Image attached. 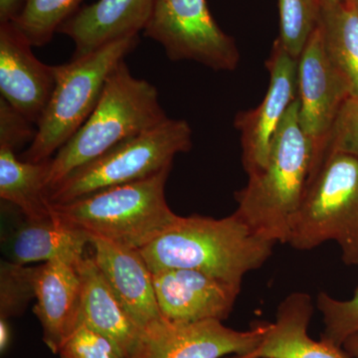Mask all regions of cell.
Instances as JSON below:
<instances>
[{
	"label": "cell",
	"instance_id": "1",
	"mask_svg": "<svg viewBox=\"0 0 358 358\" xmlns=\"http://www.w3.org/2000/svg\"><path fill=\"white\" fill-rule=\"evenodd\" d=\"M275 245L234 212L221 219L178 215L140 251L152 273L193 268L241 287L245 275L267 262Z\"/></svg>",
	"mask_w": 358,
	"mask_h": 358
},
{
	"label": "cell",
	"instance_id": "2",
	"mask_svg": "<svg viewBox=\"0 0 358 358\" xmlns=\"http://www.w3.org/2000/svg\"><path fill=\"white\" fill-rule=\"evenodd\" d=\"M299 108L296 96L275 134L267 164L235 193L237 215L257 234L275 243H288L317 166V150L301 129Z\"/></svg>",
	"mask_w": 358,
	"mask_h": 358
},
{
	"label": "cell",
	"instance_id": "3",
	"mask_svg": "<svg viewBox=\"0 0 358 358\" xmlns=\"http://www.w3.org/2000/svg\"><path fill=\"white\" fill-rule=\"evenodd\" d=\"M167 117L157 87L134 77L122 60L110 72L89 119L52 157L48 195L79 167L122 141L155 128Z\"/></svg>",
	"mask_w": 358,
	"mask_h": 358
},
{
	"label": "cell",
	"instance_id": "4",
	"mask_svg": "<svg viewBox=\"0 0 358 358\" xmlns=\"http://www.w3.org/2000/svg\"><path fill=\"white\" fill-rule=\"evenodd\" d=\"M171 169L66 203L51 202L52 216L56 222L89 237L141 250L178 216L169 208L166 199V180Z\"/></svg>",
	"mask_w": 358,
	"mask_h": 358
},
{
	"label": "cell",
	"instance_id": "5",
	"mask_svg": "<svg viewBox=\"0 0 358 358\" xmlns=\"http://www.w3.org/2000/svg\"><path fill=\"white\" fill-rule=\"evenodd\" d=\"M329 241L338 245L346 265H358V159L341 152L322 155L287 244L308 251Z\"/></svg>",
	"mask_w": 358,
	"mask_h": 358
},
{
	"label": "cell",
	"instance_id": "6",
	"mask_svg": "<svg viewBox=\"0 0 358 358\" xmlns=\"http://www.w3.org/2000/svg\"><path fill=\"white\" fill-rule=\"evenodd\" d=\"M138 42V36L127 37L56 65L55 87L21 159L41 162L52 159L89 119L110 72Z\"/></svg>",
	"mask_w": 358,
	"mask_h": 358
},
{
	"label": "cell",
	"instance_id": "7",
	"mask_svg": "<svg viewBox=\"0 0 358 358\" xmlns=\"http://www.w3.org/2000/svg\"><path fill=\"white\" fill-rule=\"evenodd\" d=\"M192 147V131L188 122L167 117L73 171L49 193V200L66 203L106 188L150 178L173 167L176 155L189 152Z\"/></svg>",
	"mask_w": 358,
	"mask_h": 358
},
{
	"label": "cell",
	"instance_id": "8",
	"mask_svg": "<svg viewBox=\"0 0 358 358\" xmlns=\"http://www.w3.org/2000/svg\"><path fill=\"white\" fill-rule=\"evenodd\" d=\"M143 34L173 61L192 60L214 71H234L236 43L221 30L205 0H155Z\"/></svg>",
	"mask_w": 358,
	"mask_h": 358
},
{
	"label": "cell",
	"instance_id": "9",
	"mask_svg": "<svg viewBox=\"0 0 358 358\" xmlns=\"http://www.w3.org/2000/svg\"><path fill=\"white\" fill-rule=\"evenodd\" d=\"M266 324L240 331L221 320L169 322L162 317L143 333L134 358H221L242 357L253 352L262 341Z\"/></svg>",
	"mask_w": 358,
	"mask_h": 358
},
{
	"label": "cell",
	"instance_id": "10",
	"mask_svg": "<svg viewBox=\"0 0 358 358\" xmlns=\"http://www.w3.org/2000/svg\"><path fill=\"white\" fill-rule=\"evenodd\" d=\"M266 66L270 84L262 103L235 117V127L241 133L242 162L248 176L262 171L267 164L275 134L298 96V59L289 55L278 39Z\"/></svg>",
	"mask_w": 358,
	"mask_h": 358
},
{
	"label": "cell",
	"instance_id": "11",
	"mask_svg": "<svg viewBox=\"0 0 358 358\" xmlns=\"http://www.w3.org/2000/svg\"><path fill=\"white\" fill-rule=\"evenodd\" d=\"M348 98L350 90L327 57L319 24L298 58L299 120L317 157Z\"/></svg>",
	"mask_w": 358,
	"mask_h": 358
},
{
	"label": "cell",
	"instance_id": "12",
	"mask_svg": "<svg viewBox=\"0 0 358 358\" xmlns=\"http://www.w3.org/2000/svg\"><path fill=\"white\" fill-rule=\"evenodd\" d=\"M157 306L164 319L193 322L229 317L241 287L193 268H164L152 273Z\"/></svg>",
	"mask_w": 358,
	"mask_h": 358
},
{
	"label": "cell",
	"instance_id": "13",
	"mask_svg": "<svg viewBox=\"0 0 358 358\" xmlns=\"http://www.w3.org/2000/svg\"><path fill=\"white\" fill-rule=\"evenodd\" d=\"M32 47L13 21L0 23V98L37 124L55 87V66L41 62Z\"/></svg>",
	"mask_w": 358,
	"mask_h": 358
},
{
	"label": "cell",
	"instance_id": "14",
	"mask_svg": "<svg viewBox=\"0 0 358 358\" xmlns=\"http://www.w3.org/2000/svg\"><path fill=\"white\" fill-rule=\"evenodd\" d=\"M94 260L122 307L141 331L162 319L152 271L140 250L90 236Z\"/></svg>",
	"mask_w": 358,
	"mask_h": 358
},
{
	"label": "cell",
	"instance_id": "15",
	"mask_svg": "<svg viewBox=\"0 0 358 358\" xmlns=\"http://www.w3.org/2000/svg\"><path fill=\"white\" fill-rule=\"evenodd\" d=\"M34 313L38 317L43 341L54 353L60 352L79 324L82 281L77 266L54 260L35 267Z\"/></svg>",
	"mask_w": 358,
	"mask_h": 358
},
{
	"label": "cell",
	"instance_id": "16",
	"mask_svg": "<svg viewBox=\"0 0 358 358\" xmlns=\"http://www.w3.org/2000/svg\"><path fill=\"white\" fill-rule=\"evenodd\" d=\"M155 0H98L81 7L58 33L74 42L73 58L143 31Z\"/></svg>",
	"mask_w": 358,
	"mask_h": 358
},
{
	"label": "cell",
	"instance_id": "17",
	"mask_svg": "<svg viewBox=\"0 0 358 358\" xmlns=\"http://www.w3.org/2000/svg\"><path fill=\"white\" fill-rule=\"evenodd\" d=\"M313 313L310 294H289L280 303L274 322L266 324L262 341L253 352L232 358H352L341 346L308 334Z\"/></svg>",
	"mask_w": 358,
	"mask_h": 358
},
{
	"label": "cell",
	"instance_id": "18",
	"mask_svg": "<svg viewBox=\"0 0 358 358\" xmlns=\"http://www.w3.org/2000/svg\"><path fill=\"white\" fill-rule=\"evenodd\" d=\"M77 268L82 281L78 326L84 324L109 338L124 353V357H136L143 331L122 307L93 257H85Z\"/></svg>",
	"mask_w": 358,
	"mask_h": 358
},
{
	"label": "cell",
	"instance_id": "19",
	"mask_svg": "<svg viewBox=\"0 0 358 358\" xmlns=\"http://www.w3.org/2000/svg\"><path fill=\"white\" fill-rule=\"evenodd\" d=\"M87 245H90L88 235L66 227L54 219L30 220L23 216L1 236V249L6 260L22 266L54 260L78 266L85 258Z\"/></svg>",
	"mask_w": 358,
	"mask_h": 358
},
{
	"label": "cell",
	"instance_id": "20",
	"mask_svg": "<svg viewBox=\"0 0 358 358\" xmlns=\"http://www.w3.org/2000/svg\"><path fill=\"white\" fill-rule=\"evenodd\" d=\"M15 150L0 145V197L30 220L53 219L47 188L52 159L26 162Z\"/></svg>",
	"mask_w": 358,
	"mask_h": 358
},
{
	"label": "cell",
	"instance_id": "21",
	"mask_svg": "<svg viewBox=\"0 0 358 358\" xmlns=\"http://www.w3.org/2000/svg\"><path fill=\"white\" fill-rule=\"evenodd\" d=\"M324 48L345 80L350 96L358 98V13L355 6H322L320 21Z\"/></svg>",
	"mask_w": 358,
	"mask_h": 358
},
{
	"label": "cell",
	"instance_id": "22",
	"mask_svg": "<svg viewBox=\"0 0 358 358\" xmlns=\"http://www.w3.org/2000/svg\"><path fill=\"white\" fill-rule=\"evenodd\" d=\"M83 0H27L14 24L33 47H43L81 7Z\"/></svg>",
	"mask_w": 358,
	"mask_h": 358
},
{
	"label": "cell",
	"instance_id": "23",
	"mask_svg": "<svg viewBox=\"0 0 358 358\" xmlns=\"http://www.w3.org/2000/svg\"><path fill=\"white\" fill-rule=\"evenodd\" d=\"M280 43L294 58L300 57L320 24V0H279Z\"/></svg>",
	"mask_w": 358,
	"mask_h": 358
},
{
	"label": "cell",
	"instance_id": "24",
	"mask_svg": "<svg viewBox=\"0 0 358 358\" xmlns=\"http://www.w3.org/2000/svg\"><path fill=\"white\" fill-rule=\"evenodd\" d=\"M35 267L2 260L0 264V319L20 315L35 299Z\"/></svg>",
	"mask_w": 358,
	"mask_h": 358
},
{
	"label": "cell",
	"instance_id": "25",
	"mask_svg": "<svg viewBox=\"0 0 358 358\" xmlns=\"http://www.w3.org/2000/svg\"><path fill=\"white\" fill-rule=\"evenodd\" d=\"M317 308L324 326L320 338L343 348L346 339L358 334V288L352 298L345 301L322 292L317 296Z\"/></svg>",
	"mask_w": 358,
	"mask_h": 358
},
{
	"label": "cell",
	"instance_id": "26",
	"mask_svg": "<svg viewBox=\"0 0 358 358\" xmlns=\"http://www.w3.org/2000/svg\"><path fill=\"white\" fill-rule=\"evenodd\" d=\"M62 358H126L109 338L80 324L60 350Z\"/></svg>",
	"mask_w": 358,
	"mask_h": 358
},
{
	"label": "cell",
	"instance_id": "27",
	"mask_svg": "<svg viewBox=\"0 0 358 358\" xmlns=\"http://www.w3.org/2000/svg\"><path fill=\"white\" fill-rule=\"evenodd\" d=\"M341 152L358 159V98H348L320 152Z\"/></svg>",
	"mask_w": 358,
	"mask_h": 358
},
{
	"label": "cell",
	"instance_id": "28",
	"mask_svg": "<svg viewBox=\"0 0 358 358\" xmlns=\"http://www.w3.org/2000/svg\"><path fill=\"white\" fill-rule=\"evenodd\" d=\"M33 124L4 99L0 98V145L16 150L28 141L31 143L36 134Z\"/></svg>",
	"mask_w": 358,
	"mask_h": 358
},
{
	"label": "cell",
	"instance_id": "29",
	"mask_svg": "<svg viewBox=\"0 0 358 358\" xmlns=\"http://www.w3.org/2000/svg\"><path fill=\"white\" fill-rule=\"evenodd\" d=\"M27 0H0V23L10 22L18 17Z\"/></svg>",
	"mask_w": 358,
	"mask_h": 358
},
{
	"label": "cell",
	"instance_id": "30",
	"mask_svg": "<svg viewBox=\"0 0 358 358\" xmlns=\"http://www.w3.org/2000/svg\"><path fill=\"white\" fill-rule=\"evenodd\" d=\"M10 341V327L7 320L0 319V350L3 353L7 350Z\"/></svg>",
	"mask_w": 358,
	"mask_h": 358
},
{
	"label": "cell",
	"instance_id": "31",
	"mask_svg": "<svg viewBox=\"0 0 358 358\" xmlns=\"http://www.w3.org/2000/svg\"><path fill=\"white\" fill-rule=\"evenodd\" d=\"M343 348L350 357L358 358V334L346 339Z\"/></svg>",
	"mask_w": 358,
	"mask_h": 358
},
{
	"label": "cell",
	"instance_id": "32",
	"mask_svg": "<svg viewBox=\"0 0 358 358\" xmlns=\"http://www.w3.org/2000/svg\"><path fill=\"white\" fill-rule=\"evenodd\" d=\"M355 0H320L322 6H341V4H348L352 6L355 4Z\"/></svg>",
	"mask_w": 358,
	"mask_h": 358
},
{
	"label": "cell",
	"instance_id": "33",
	"mask_svg": "<svg viewBox=\"0 0 358 358\" xmlns=\"http://www.w3.org/2000/svg\"><path fill=\"white\" fill-rule=\"evenodd\" d=\"M353 6H355V9H357V13H358V0H355V4H353Z\"/></svg>",
	"mask_w": 358,
	"mask_h": 358
},
{
	"label": "cell",
	"instance_id": "34",
	"mask_svg": "<svg viewBox=\"0 0 358 358\" xmlns=\"http://www.w3.org/2000/svg\"><path fill=\"white\" fill-rule=\"evenodd\" d=\"M358 266V265H357Z\"/></svg>",
	"mask_w": 358,
	"mask_h": 358
}]
</instances>
